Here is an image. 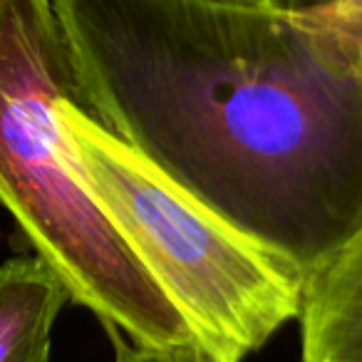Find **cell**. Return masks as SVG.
I'll list each match as a JSON object with an SVG mask.
<instances>
[{
  "label": "cell",
  "instance_id": "5b68a950",
  "mask_svg": "<svg viewBox=\"0 0 362 362\" xmlns=\"http://www.w3.org/2000/svg\"><path fill=\"white\" fill-rule=\"evenodd\" d=\"M70 303L65 283L40 258L0 266V362H50L52 330Z\"/></svg>",
  "mask_w": 362,
  "mask_h": 362
},
{
  "label": "cell",
  "instance_id": "3957f363",
  "mask_svg": "<svg viewBox=\"0 0 362 362\" xmlns=\"http://www.w3.org/2000/svg\"><path fill=\"white\" fill-rule=\"evenodd\" d=\"M77 176L139 266L223 362H241L298 317L305 278L174 187L144 156L60 102Z\"/></svg>",
  "mask_w": 362,
  "mask_h": 362
},
{
  "label": "cell",
  "instance_id": "6da1fadb",
  "mask_svg": "<svg viewBox=\"0 0 362 362\" xmlns=\"http://www.w3.org/2000/svg\"><path fill=\"white\" fill-rule=\"evenodd\" d=\"M75 105L310 278L362 233V0H52Z\"/></svg>",
  "mask_w": 362,
  "mask_h": 362
},
{
  "label": "cell",
  "instance_id": "8992f818",
  "mask_svg": "<svg viewBox=\"0 0 362 362\" xmlns=\"http://www.w3.org/2000/svg\"><path fill=\"white\" fill-rule=\"evenodd\" d=\"M115 345V362H223L202 340H189L181 345H136L119 332L107 330Z\"/></svg>",
  "mask_w": 362,
  "mask_h": 362
},
{
  "label": "cell",
  "instance_id": "7a4b0ae2",
  "mask_svg": "<svg viewBox=\"0 0 362 362\" xmlns=\"http://www.w3.org/2000/svg\"><path fill=\"white\" fill-rule=\"evenodd\" d=\"M65 100L75 90L52 0H0V206L107 330L136 345L197 340L77 176Z\"/></svg>",
  "mask_w": 362,
  "mask_h": 362
},
{
  "label": "cell",
  "instance_id": "277c9868",
  "mask_svg": "<svg viewBox=\"0 0 362 362\" xmlns=\"http://www.w3.org/2000/svg\"><path fill=\"white\" fill-rule=\"evenodd\" d=\"M303 362H362V233L303 288Z\"/></svg>",
  "mask_w": 362,
  "mask_h": 362
}]
</instances>
